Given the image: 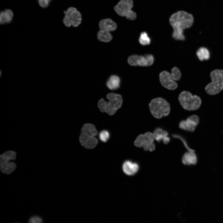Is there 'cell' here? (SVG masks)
Masks as SVG:
<instances>
[{"label": "cell", "instance_id": "obj_12", "mask_svg": "<svg viewBox=\"0 0 223 223\" xmlns=\"http://www.w3.org/2000/svg\"><path fill=\"white\" fill-rule=\"evenodd\" d=\"M95 137L88 133L81 132L79 138L80 143L86 148H94L98 143V140Z\"/></svg>", "mask_w": 223, "mask_h": 223}, {"label": "cell", "instance_id": "obj_8", "mask_svg": "<svg viewBox=\"0 0 223 223\" xmlns=\"http://www.w3.org/2000/svg\"><path fill=\"white\" fill-rule=\"evenodd\" d=\"M15 152L11 151L6 152L0 155V169L2 173L9 174L16 169L15 164L10 162L11 160H15Z\"/></svg>", "mask_w": 223, "mask_h": 223}, {"label": "cell", "instance_id": "obj_28", "mask_svg": "<svg viewBox=\"0 0 223 223\" xmlns=\"http://www.w3.org/2000/svg\"><path fill=\"white\" fill-rule=\"evenodd\" d=\"M147 60L148 66L152 65L154 63V58L153 55L146 54L145 55Z\"/></svg>", "mask_w": 223, "mask_h": 223}, {"label": "cell", "instance_id": "obj_17", "mask_svg": "<svg viewBox=\"0 0 223 223\" xmlns=\"http://www.w3.org/2000/svg\"><path fill=\"white\" fill-rule=\"evenodd\" d=\"M182 161L185 165H195L197 161V157L195 151H188L182 156Z\"/></svg>", "mask_w": 223, "mask_h": 223}, {"label": "cell", "instance_id": "obj_30", "mask_svg": "<svg viewBox=\"0 0 223 223\" xmlns=\"http://www.w3.org/2000/svg\"><path fill=\"white\" fill-rule=\"evenodd\" d=\"M48 0L50 2L52 0Z\"/></svg>", "mask_w": 223, "mask_h": 223}, {"label": "cell", "instance_id": "obj_26", "mask_svg": "<svg viewBox=\"0 0 223 223\" xmlns=\"http://www.w3.org/2000/svg\"><path fill=\"white\" fill-rule=\"evenodd\" d=\"M110 134L109 132L105 130L101 131L99 134V138L102 142H106L109 139Z\"/></svg>", "mask_w": 223, "mask_h": 223}, {"label": "cell", "instance_id": "obj_15", "mask_svg": "<svg viewBox=\"0 0 223 223\" xmlns=\"http://www.w3.org/2000/svg\"><path fill=\"white\" fill-rule=\"evenodd\" d=\"M139 168L138 164L129 160L125 161L122 165L123 171L129 176H132L136 173Z\"/></svg>", "mask_w": 223, "mask_h": 223}, {"label": "cell", "instance_id": "obj_20", "mask_svg": "<svg viewBox=\"0 0 223 223\" xmlns=\"http://www.w3.org/2000/svg\"><path fill=\"white\" fill-rule=\"evenodd\" d=\"M97 38L99 42L107 43L111 42L113 37L112 32L99 30L97 33Z\"/></svg>", "mask_w": 223, "mask_h": 223}, {"label": "cell", "instance_id": "obj_6", "mask_svg": "<svg viewBox=\"0 0 223 223\" xmlns=\"http://www.w3.org/2000/svg\"><path fill=\"white\" fill-rule=\"evenodd\" d=\"M64 16L62 23L67 27H77L81 23L82 17L81 13L77 8L70 7L63 12Z\"/></svg>", "mask_w": 223, "mask_h": 223}, {"label": "cell", "instance_id": "obj_1", "mask_svg": "<svg viewBox=\"0 0 223 223\" xmlns=\"http://www.w3.org/2000/svg\"><path fill=\"white\" fill-rule=\"evenodd\" d=\"M169 22L173 29V38L176 40L183 41L185 39L184 30L191 26L194 18L190 14L184 11H179L171 16Z\"/></svg>", "mask_w": 223, "mask_h": 223}, {"label": "cell", "instance_id": "obj_7", "mask_svg": "<svg viewBox=\"0 0 223 223\" xmlns=\"http://www.w3.org/2000/svg\"><path fill=\"white\" fill-rule=\"evenodd\" d=\"M133 7V0H120L114 9L120 16L125 17L128 20H133L137 17L136 13L132 10Z\"/></svg>", "mask_w": 223, "mask_h": 223}, {"label": "cell", "instance_id": "obj_4", "mask_svg": "<svg viewBox=\"0 0 223 223\" xmlns=\"http://www.w3.org/2000/svg\"><path fill=\"white\" fill-rule=\"evenodd\" d=\"M211 82L205 87L207 93L211 95H216L223 90V70L216 69L210 73Z\"/></svg>", "mask_w": 223, "mask_h": 223}, {"label": "cell", "instance_id": "obj_21", "mask_svg": "<svg viewBox=\"0 0 223 223\" xmlns=\"http://www.w3.org/2000/svg\"><path fill=\"white\" fill-rule=\"evenodd\" d=\"M196 54L199 59L202 61L208 60L210 57L209 50L204 47L199 48L197 51Z\"/></svg>", "mask_w": 223, "mask_h": 223}, {"label": "cell", "instance_id": "obj_10", "mask_svg": "<svg viewBox=\"0 0 223 223\" xmlns=\"http://www.w3.org/2000/svg\"><path fill=\"white\" fill-rule=\"evenodd\" d=\"M200 120L199 116L194 114L189 116L186 120H181L179 123V127L186 131L193 132L199 125Z\"/></svg>", "mask_w": 223, "mask_h": 223}, {"label": "cell", "instance_id": "obj_3", "mask_svg": "<svg viewBox=\"0 0 223 223\" xmlns=\"http://www.w3.org/2000/svg\"><path fill=\"white\" fill-rule=\"evenodd\" d=\"M179 102L185 110L193 111L197 110L200 107L202 100L200 97L193 95L189 91H184L180 94L178 97Z\"/></svg>", "mask_w": 223, "mask_h": 223}, {"label": "cell", "instance_id": "obj_18", "mask_svg": "<svg viewBox=\"0 0 223 223\" xmlns=\"http://www.w3.org/2000/svg\"><path fill=\"white\" fill-rule=\"evenodd\" d=\"M120 79L119 77L115 75L110 76L106 82L107 88L111 90L117 89L120 86Z\"/></svg>", "mask_w": 223, "mask_h": 223}, {"label": "cell", "instance_id": "obj_16", "mask_svg": "<svg viewBox=\"0 0 223 223\" xmlns=\"http://www.w3.org/2000/svg\"><path fill=\"white\" fill-rule=\"evenodd\" d=\"M153 134L154 139L158 142L162 141L164 144H166L170 142V139L168 136V132L161 128H156Z\"/></svg>", "mask_w": 223, "mask_h": 223}, {"label": "cell", "instance_id": "obj_14", "mask_svg": "<svg viewBox=\"0 0 223 223\" xmlns=\"http://www.w3.org/2000/svg\"><path fill=\"white\" fill-rule=\"evenodd\" d=\"M128 62L130 65L133 66H148L147 60L145 55H131L129 57Z\"/></svg>", "mask_w": 223, "mask_h": 223}, {"label": "cell", "instance_id": "obj_27", "mask_svg": "<svg viewBox=\"0 0 223 223\" xmlns=\"http://www.w3.org/2000/svg\"><path fill=\"white\" fill-rule=\"evenodd\" d=\"M29 222L31 223H41L42 220L40 216H32L29 220Z\"/></svg>", "mask_w": 223, "mask_h": 223}, {"label": "cell", "instance_id": "obj_5", "mask_svg": "<svg viewBox=\"0 0 223 223\" xmlns=\"http://www.w3.org/2000/svg\"><path fill=\"white\" fill-rule=\"evenodd\" d=\"M149 108L153 116L156 118H160L168 115L170 112L169 103L164 99L158 98L152 100L149 104Z\"/></svg>", "mask_w": 223, "mask_h": 223}, {"label": "cell", "instance_id": "obj_23", "mask_svg": "<svg viewBox=\"0 0 223 223\" xmlns=\"http://www.w3.org/2000/svg\"><path fill=\"white\" fill-rule=\"evenodd\" d=\"M138 41L141 45L146 46L149 45L151 40L148 34L146 32H141Z\"/></svg>", "mask_w": 223, "mask_h": 223}, {"label": "cell", "instance_id": "obj_22", "mask_svg": "<svg viewBox=\"0 0 223 223\" xmlns=\"http://www.w3.org/2000/svg\"><path fill=\"white\" fill-rule=\"evenodd\" d=\"M81 132L88 133L95 136L98 133L95 126L90 124H86L84 125L81 129Z\"/></svg>", "mask_w": 223, "mask_h": 223}, {"label": "cell", "instance_id": "obj_13", "mask_svg": "<svg viewBox=\"0 0 223 223\" xmlns=\"http://www.w3.org/2000/svg\"><path fill=\"white\" fill-rule=\"evenodd\" d=\"M99 30L112 32L117 28V24L116 22L110 18L101 20L98 23Z\"/></svg>", "mask_w": 223, "mask_h": 223}, {"label": "cell", "instance_id": "obj_25", "mask_svg": "<svg viewBox=\"0 0 223 223\" xmlns=\"http://www.w3.org/2000/svg\"><path fill=\"white\" fill-rule=\"evenodd\" d=\"M171 74L173 79L174 81L179 80L181 77V72L176 67H174L172 69Z\"/></svg>", "mask_w": 223, "mask_h": 223}, {"label": "cell", "instance_id": "obj_11", "mask_svg": "<svg viewBox=\"0 0 223 223\" xmlns=\"http://www.w3.org/2000/svg\"><path fill=\"white\" fill-rule=\"evenodd\" d=\"M159 78L162 85L168 89L175 90L177 87V83L173 79L171 73L166 71L160 73Z\"/></svg>", "mask_w": 223, "mask_h": 223}, {"label": "cell", "instance_id": "obj_29", "mask_svg": "<svg viewBox=\"0 0 223 223\" xmlns=\"http://www.w3.org/2000/svg\"><path fill=\"white\" fill-rule=\"evenodd\" d=\"M39 5L42 8L47 7L49 4L50 2L48 0H37Z\"/></svg>", "mask_w": 223, "mask_h": 223}, {"label": "cell", "instance_id": "obj_24", "mask_svg": "<svg viewBox=\"0 0 223 223\" xmlns=\"http://www.w3.org/2000/svg\"><path fill=\"white\" fill-rule=\"evenodd\" d=\"M172 137L174 138L180 139L182 141L184 146L188 151L195 152V150L191 148L190 147L186 139L183 137L178 134H173L172 135Z\"/></svg>", "mask_w": 223, "mask_h": 223}, {"label": "cell", "instance_id": "obj_2", "mask_svg": "<svg viewBox=\"0 0 223 223\" xmlns=\"http://www.w3.org/2000/svg\"><path fill=\"white\" fill-rule=\"evenodd\" d=\"M108 102L102 98L98 102V107L102 112H106L112 115L120 108L123 102L122 96L119 94L110 93L107 95Z\"/></svg>", "mask_w": 223, "mask_h": 223}, {"label": "cell", "instance_id": "obj_19", "mask_svg": "<svg viewBox=\"0 0 223 223\" xmlns=\"http://www.w3.org/2000/svg\"><path fill=\"white\" fill-rule=\"evenodd\" d=\"M13 13L10 9H6L1 11L0 13V23L1 24H9L13 19Z\"/></svg>", "mask_w": 223, "mask_h": 223}, {"label": "cell", "instance_id": "obj_9", "mask_svg": "<svg viewBox=\"0 0 223 223\" xmlns=\"http://www.w3.org/2000/svg\"><path fill=\"white\" fill-rule=\"evenodd\" d=\"M153 134L150 132L139 135L134 142V145L138 147H142L146 151H153L155 148L154 143Z\"/></svg>", "mask_w": 223, "mask_h": 223}]
</instances>
